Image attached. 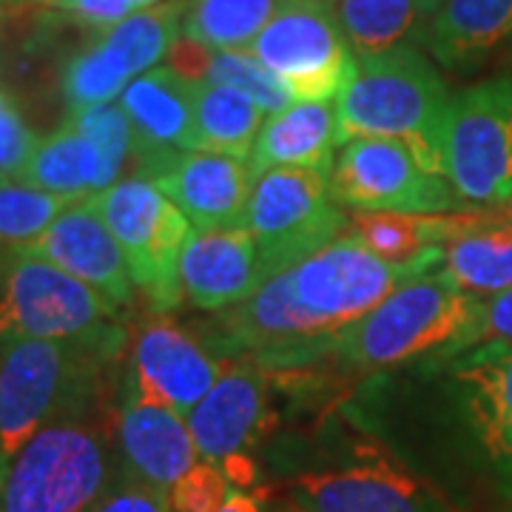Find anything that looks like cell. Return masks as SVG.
Wrapping results in <instances>:
<instances>
[{
    "mask_svg": "<svg viewBox=\"0 0 512 512\" xmlns=\"http://www.w3.org/2000/svg\"><path fill=\"white\" fill-rule=\"evenodd\" d=\"M117 476V441L94 410L63 416L9 461L0 512H89Z\"/></svg>",
    "mask_w": 512,
    "mask_h": 512,
    "instance_id": "obj_3",
    "label": "cell"
},
{
    "mask_svg": "<svg viewBox=\"0 0 512 512\" xmlns=\"http://www.w3.org/2000/svg\"><path fill=\"white\" fill-rule=\"evenodd\" d=\"M441 3H444V0H441Z\"/></svg>",
    "mask_w": 512,
    "mask_h": 512,
    "instance_id": "obj_42",
    "label": "cell"
},
{
    "mask_svg": "<svg viewBox=\"0 0 512 512\" xmlns=\"http://www.w3.org/2000/svg\"><path fill=\"white\" fill-rule=\"evenodd\" d=\"M89 512H168V501L160 490L120 470V476Z\"/></svg>",
    "mask_w": 512,
    "mask_h": 512,
    "instance_id": "obj_35",
    "label": "cell"
},
{
    "mask_svg": "<svg viewBox=\"0 0 512 512\" xmlns=\"http://www.w3.org/2000/svg\"><path fill=\"white\" fill-rule=\"evenodd\" d=\"M487 342L512 348V288L481 299L476 345H487Z\"/></svg>",
    "mask_w": 512,
    "mask_h": 512,
    "instance_id": "obj_36",
    "label": "cell"
},
{
    "mask_svg": "<svg viewBox=\"0 0 512 512\" xmlns=\"http://www.w3.org/2000/svg\"><path fill=\"white\" fill-rule=\"evenodd\" d=\"M114 441L120 470L163 495L200 461L185 416L128 379L114 419Z\"/></svg>",
    "mask_w": 512,
    "mask_h": 512,
    "instance_id": "obj_17",
    "label": "cell"
},
{
    "mask_svg": "<svg viewBox=\"0 0 512 512\" xmlns=\"http://www.w3.org/2000/svg\"><path fill=\"white\" fill-rule=\"evenodd\" d=\"M0 29H3V3H0Z\"/></svg>",
    "mask_w": 512,
    "mask_h": 512,
    "instance_id": "obj_40",
    "label": "cell"
},
{
    "mask_svg": "<svg viewBox=\"0 0 512 512\" xmlns=\"http://www.w3.org/2000/svg\"><path fill=\"white\" fill-rule=\"evenodd\" d=\"M441 265L444 248H433L413 262L396 265L348 234L293 265L288 279L296 305L325 333H336L367 316L399 285L441 271Z\"/></svg>",
    "mask_w": 512,
    "mask_h": 512,
    "instance_id": "obj_7",
    "label": "cell"
},
{
    "mask_svg": "<svg viewBox=\"0 0 512 512\" xmlns=\"http://www.w3.org/2000/svg\"><path fill=\"white\" fill-rule=\"evenodd\" d=\"M336 148H342L336 103L293 100L288 109L265 117L248 165L254 177L271 168H311L330 177Z\"/></svg>",
    "mask_w": 512,
    "mask_h": 512,
    "instance_id": "obj_23",
    "label": "cell"
},
{
    "mask_svg": "<svg viewBox=\"0 0 512 512\" xmlns=\"http://www.w3.org/2000/svg\"><path fill=\"white\" fill-rule=\"evenodd\" d=\"M245 228L254 234L268 282L339 239L348 228V217L330 197L328 174L311 168H271L256 177Z\"/></svg>",
    "mask_w": 512,
    "mask_h": 512,
    "instance_id": "obj_8",
    "label": "cell"
},
{
    "mask_svg": "<svg viewBox=\"0 0 512 512\" xmlns=\"http://www.w3.org/2000/svg\"><path fill=\"white\" fill-rule=\"evenodd\" d=\"M194 94L197 80H188L168 63L140 74L120 94L117 103L134 131L131 160L137 174H148L177 151H194Z\"/></svg>",
    "mask_w": 512,
    "mask_h": 512,
    "instance_id": "obj_20",
    "label": "cell"
},
{
    "mask_svg": "<svg viewBox=\"0 0 512 512\" xmlns=\"http://www.w3.org/2000/svg\"><path fill=\"white\" fill-rule=\"evenodd\" d=\"M109 362L106 353L74 342L0 339V456L12 461L46 424L94 410Z\"/></svg>",
    "mask_w": 512,
    "mask_h": 512,
    "instance_id": "obj_4",
    "label": "cell"
},
{
    "mask_svg": "<svg viewBox=\"0 0 512 512\" xmlns=\"http://www.w3.org/2000/svg\"><path fill=\"white\" fill-rule=\"evenodd\" d=\"M185 0H163L97 29L60 66V92L72 111L120 100L131 80L157 69L183 35Z\"/></svg>",
    "mask_w": 512,
    "mask_h": 512,
    "instance_id": "obj_10",
    "label": "cell"
},
{
    "mask_svg": "<svg viewBox=\"0 0 512 512\" xmlns=\"http://www.w3.org/2000/svg\"><path fill=\"white\" fill-rule=\"evenodd\" d=\"M441 271L481 299L512 288V225L470 220L444 245Z\"/></svg>",
    "mask_w": 512,
    "mask_h": 512,
    "instance_id": "obj_26",
    "label": "cell"
},
{
    "mask_svg": "<svg viewBox=\"0 0 512 512\" xmlns=\"http://www.w3.org/2000/svg\"><path fill=\"white\" fill-rule=\"evenodd\" d=\"M220 512H262V501L251 493H234Z\"/></svg>",
    "mask_w": 512,
    "mask_h": 512,
    "instance_id": "obj_37",
    "label": "cell"
},
{
    "mask_svg": "<svg viewBox=\"0 0 512 512\" xmlns=\"http://www.w3.org/2000/svg\"><path fill=\"white\" fill-rule=\"evenodd\" d=\"M512 37V0H444L424 46L444 69H473Z\"/></svg>",
    "mask_w": 512,
    "mask_h": 512,
    "instance_id": "obj_24",
    "label": "cell"
},
{
    "mask_svg": "<svg viewBox=\"0 0 512 512\" xmlns=\"http://www.w3.org/2000/svg\"><path fill=\"white\" fill-rule=\"evenodd\" d=\"M498 220H501V222H507V225H512V208H510V211H504V214H501V217H498Z\"/></svg>",
    "mask_w": 512,
    "mask_h": 512,
    "instance_id": "obj_39",
    "label": "cell"
},
{
    "mask_svg": "<svg viewBox=\"0 0 512 512\" xmlns=\"http://www.w3.org/2000/svg\"><path fill=\"white\" fill-rule=\"evenodd\" d=\"M197 83H214V86L242 92L265 114H276L293 103L291 92L282 86V80L271 69H265L262 60H256L254 52L248 49H231V52L205 49Z\"/></svg>",
    "mask_w": 512,
    "mask_h": 512,
    "instance_id": "obj_31",
    "label": "cell"
},
{
    "mask_svg": "<svg viewBox=\"0 0 512 512\" xmlns=\"http://www.w3.org/2000/svg\"><path fill=\"white\" fill-rule=\"evenodd\" d=\"M57 339L117 359L128 333L120 308L35 254H0V339Z\"/></svg>",
    "mask_w": 512,
    "mask_h": 512,
    "instance_id": "obj_5",
    "label": "cell"
},
{
    "mask_svg": "<svg viewBox=\"0 0 512 512\" xmlns=\"http://www.w3.org/2000/svg\"><path fill=\"white\" fill-rule=\"evenodd\" d=\"M288 498L299 512H453L427 478L382 453L299 473L288 481Z\"/></svg>",
    "mask_w": 512,
    "mask_h": 512,
    "instance_id": "obj_15",
    "label": "cell"
},
{
    "mask_svg": "<svg viewBox=\"0 0 512 512\" xmlns=\"http://www.w3.org/2000/svg\"><path fill=\"white\" fill-rule=\"evenodd\" d=\"M444 177L461 205L512 208V77L458 92L444 137Z\"/></svg>",
    "mask_w": 512,
    "mask_h": 512,
    "instance_id": "obj_9",
    "label": "cell"
},
{
    "mask_svg": "<svg viewBox=\"0 0 512 512\" xmlns=\"http://www.w3.org/2000/svg\"><path fill=\"white\" fill-rule=\"evenodd\" d=\"M339 29L356 57L404 46L410 37L424 43L441 0H330Z\"/></svg>",
    "mask_w": 512,
    "mask_h": 512,
    "instance_id": "obj_25",
    "label": "cell"
},
{
    "mask_svg": "<svg viewBox=\"0 0 512 512\" xmlns=\"http://www.w3.org/2000/svg\"><path fill=\"white\" fill-rule=\"evenodd\" d=\"M268 416V376L254 362L222 370L217 384L205 393L188 416V430L202 461L239 458L256 439Z\"/></svg>",
    "mask_w": 512,
    "mask_h": 512,
    "instance_id": "obj_22",
    "label": "cell"
},
{
    "mask_svg": "<svg viewBox=\"0 0 512 512\" xmlns=\"http://www.w3.org/2000/svg\"><path fill=\"white\" fill-rule=\"evenodd\" d=\"M288 0H185L183 37L214 52L251 49Z\"/></svg>",
    "mask_w": 512,
    "mask_h": 512,
    "instance_id": "obj_28",
    "label": "cell"
},
{
    "mask_svg": "<svg viewBox=\"0 0 512 512\" xmlns=\"http://www.w3.org/2000/svg\"><path fill=\"white\" fill-rule=\"evenodd\" d=\"M470 220L413 217V214H356L350 234L387 262H413L433 248H444Z\"/></svg>",
    "mask_w": 512,
    "mask_h": 512,
    "instance_id": "obj_29",
    "label": "cell"
},
{
    "mask_svg": "<svg viewBox=\"0 0 512 512\" xmlns=\"http://www.w3.org/2000/svg\"><path fill=\"white\" fill-rule=\"evenodd\" d=\"M237 493L228 470L217 461H197L165 495L168 512H220Z\"/></svg>",
    "mask_w": 512,
    "mask_h": 512,
    "instance_id": "obj_32",
    "label": "cell"
},
{
    "mask_svg": "<svg viewBox=\"0 0 512 512\" xmlns=\"http://www.w3.org/2000/svg\"><path fill=\"white\" fill-rule=\"evenodd\" d=\"M12 3H20V0H12ZM29 3H37V6L49 9L52 15H60V18L97 32V29H106V26L131 18L134 12L151 9L163 0H29Z\"/></svg>",
    "mask_w": 512,
    "mask_h": 512,
    "instance_id": "obj_33",
    "label": "cell"
},
{
    "mask_svg": "<svg viewBox=\"0 0 512 512\" xmlns=\"http://www.w3.org/2000/svg\"><path fill=\"white\" fill-rule=\"evenodd\" d=\"M126 256L134 288L157 313L177 311L183 302L180 262L194 225L157 185L131 174L92 197Z\"/></svg>",
    "mask_w": 512,
    "mask_h": 512,
    "instance_id": "obj_6",
    "label": "cell"
},
{
    "mask_svg": "<svg viewBox=\"0 0 512 512\" xmlns=\"http://www.w3.org/2000/svg\"><path fill=\"white\" fill-rule=\"evenodd\" d=\"M35 143L37 134L23 120L15 97L0 89V183L18 180Z\"/></svg>",
    "mask_w": 512,
    "mask_h": 512,
    "instance_id": "obj_34",
    "label": "cell"
},
{
    "mask_svg": "<svg viewBox=\"0 0 512 512\" xmlns=\"http://www.w3.org/2000/svg\"><path fill=\"white\" fill-rule=\"evenodd\" d=\"M72 202L20 180L0 183V254L29 251Z\"/></svg>",
    "mask_w": 512,
    "mask_h": 512,
    "instance_id": "obj_30",
    "label": "cell"
},
{
    "mask_svg": "<svg viewBox=\"0 0 512 512\" xmlns=\"http://www.w3.org/2000/svg\"><path fill=\"white\" fill-rule=\"evenodd\" d=\"M248 52L282 80L293 100H333L356 72V55L330 0H288Z\"/></svg>",
    "mask_w": 512,
    "mask_h": 512,
    "instance_id": "obj_13",
    "label": "cell"
},
{
    "mask_svg": "<svg viewBox=\"0 0 512 512\" xmlns=\"http://www.w3.org/2000/svg\"><path fill=\"white\" fill-rule=\"evenodd\" d=\"M450 103L436 66L410 43L356 57V72L336 97L342 146L353 137H390L410 148L430 174L444 177Z\"/></svg>",
    "mask_w": 512,
    "mask_h": 512,
    "instance_id": "obj_2",
    "label": "cell"
},
{
    "mask_svg": "<svg viewBox=\"0 0 512 512\" xmlns=\"http://www.w3.org/2000/svg\"><path fill=\"white\" fill-rule=\"evenodd\" d=\"M265 111L242 92L197 83L194 94V151L228 154L248 160L254 151Z\"/></svg>",
    "mask_w": 512,
    "mask_h": 512,
    "instance_id": "obj_27",
    "label": "cell"
},
{
    "mask_svg": "<svg viewBox=\"0 0 512 512\" xmlns=\"http://www.w3.org/2000/svg\"><path fill=\"white\" fill-rule=\"evenodd\" d=\"M134 154V131L120 103L72 111L60 126L37 137L20 183L69 200H89L123 180Z\"/></svg>",
    "mask_w": 512,
    "mask_h": 512,
    "instance_id": "obj_11",
    "label": "cell"
},
{
    "mask_svg": "<svg viewBox=\"0 0 512 512\" xmlns=\"http://www.w3.org/2000/svg\"><path fill=\"white\" fill-rule=\"evenodd\" d=\"M0 3H9V0H0Z\"/></svg>",
    "mask_w": 512,
    "mask_h": 512,
    "instance_id": "obj_41",
    "label": "cell"
},
{
    "mask_svg": "<svg viewBox=\"0 0 512 512\" xmlns=\"http://www.w3.org/2000/svg\"><path fill=\"white\" fill-rule=\"evenodd\" d=\"M183 296L200 311L222 313L245 302L265 285L254 234L239 228L197 231L180 262Z\"/></svg>",
    "mask_w": 512,
    "mask_h": 512,
    "instance_id": "obj_21",
    "label": "cell"
},
{
    "mask_svg": "<svg viewBox=\"0 0 512 512\" xmlns=\"http://www.w3.org/2000/svg\"><path fill=\"white\" fill-rule=\"evenodd\" d=\"M222 370V359L200 336L160 313L134 336L126 379L180 416H188L217 384Z\"/></svg>",
    "mask_w": 512,
    "mask_h": 512,
    "instance_id": "obj_16",
    "label": "cell"
},
{
    "mask_svg": "<svg viewBox=\"0 0 512 512\" xmlns=\"http://www.w3.org/2000/svg\"><path fill=\"white\" fill-rule=\"evenodd\" d=\"M444 367L467 453L495 490L512 498V348L476 345Z\"/></svg>",
    "mask_w": 512,
    "mask_h": 512,
    "instance_id": "obj_14",
    "label": "cell"
},
{
    "mask_svg": "<svg viewBox=\"0 0 512 512\" xmlns=\"http://www.w3.org/2000/svg\"><path fill=\"white\" fill-rule=\"evenodd\" d=\"M481 296L461 291L444 271L399 285L373 311L325 336V353L342 365L393 367L413 359L447 365L476 348Z\"/></svg>",
    "mask_w": 512,
    "mask_h": 512,
    "instance_id": "obj_1",
    "label": "cell"
},
{
    "mask_svg": "<svg viewBox=\"0 0 512 512\" xmlns=\"http://www.w3.org/2000/svg\"><path fill=\"white\" fill-rule=\"evenodd\" d=\"M26 254L40 256L80 279L106 296L114 308L134 302V279L128 274L126 256L111 237L109 225L97 214L92 197L72 202Z\"/></svg>",
    "mask_w": 512,
    "mask_h": 512,
    "instance_id": "obj_19",
    "label": "cell"
},
{
    "mask_svg": "<svg viewBox=\"0 0 512 512\" xmlns=\"http://www.w3.org/2000/svg\"><path fill=\"white\" fill-rule=\"evenodd\" d=\"M140 177L157 185L197 231L245 225L256 183L248 160L211 151H177Z\"/></svg>",
    "mask_w": 512,
    "mask_h": 512,
    "instance_id": "obj_18",
    "label": "cell"
},
{
    "mask_svg": "<svg viewBox=\"0 0 512 512\" xmlns=\"http://www.w3.org/2000/svg\"><path fill=\"white\" fill-rule=\"evenodd\" d=\"M330 197L356 214L441 217L461 208L447 177L430 174L410 148L390 137H353L339 148Z\"/></svg>",
    "mask_w": 512,
    "mask_h": 512,
    "instance_id": "obj_12",
    "label": "cell"
},
{
    "mask_svg": "<svg viewBox=\"0 0 512 512\" xmlns=\"http://www.w3.org/2000/svg\"><path fill=\"white\" fill-rule=\"evenodd\" d=\"M6 470H9V458L0 456V484H3V478H6Z\"/></svg>",
    "mask_w": 512,
    "mask_h": 512,
    "instance_id": "obj_38",
    "label": "cell"
}]
</instances>
